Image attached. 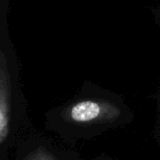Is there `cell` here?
<instances>
[{
	"label": "cell",
	"instance_id": "cell-1",
	"mask_svg": "<svg viewBox=\"0 0 160 160\" xmlns=\"http://www.w3.org/2000/svg\"><path fill=\"white\" fill-rule=\"evenodd\" d=\"M121 115V109L104 100H81L73 103L65 112V118L77 124H89L114 121Z\"/></svg>",
	"mask_w": 160,
	"mask_h": 160
},
{
	"label": "cell",
	"instance_id": "cell-2",
	"mask_svg": "<svg viewBox=\"0 0 160 160\" xmlns=\"http://www.w3.org/2000/svg\"><path fill=\"white\" fill-rule=\"evenodd\" d=\"M11 121V80L3 51L0 53V144H3L10 132Z\"/></svg>",
	"mask_w": 160,
	"mask_h": 160
},
{
	"label": "cell",
	"instance_id": "cell-3",
	"mask_svg": "<svg viewBox=\"0 0 160 160\" xmlns=\"http://www.w3.org/2000/svg\"><path fill=\"white\" fill-rule=\"evenodd\" d=\"M25 160H55L53 156L46 151L45 149H38V150L32 152Z\"/></svg>",
	"mask_w": 160,
	"mask_h": 160
}]
</instances>
